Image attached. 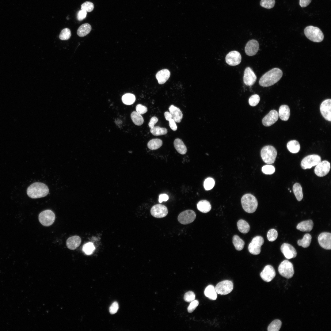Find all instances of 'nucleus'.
I'll return each instance as SVG.
<instances>
[{"label":"nucleus","instance_id":"obj_43","mask_svg":"<svg viewBox=\"0 0 331 331\" xmlns=\"http://www.w3.org/2000/svg\"><path fill=\"white\" fill-rule=\"evenodd\" d=\"M275 3V0H261L260 2V5L262 7L267 9L272 8Z\"/></svg>","mask_w":331,"mask_h":331},{"label":"nucleus","instance_id":"obj_42","mask_svg":"<svg viewBox=\"0 0 331 331\" xmlns=\"http://www.w3.org/2000/svg\"><path fill=\"white\" fill-rule=\"evenodd\" d=\"M71 36V33L70 29L67 28H65L61 31L59 35V38L62 40H67L70 38Z\"/></svg>","mask_w":331,"mask_h":331},{"label":"nucleus","instance_id":"obj_6","mask_svg":"<svg viewBox=\"0 0 331 331\" xmlns=\"http://www.w3.org/2000/svg\"><path fill=\"white\" fill-rule=\"evenodd\" d=\"M278 271L280 275L287 279L291 278L294 273L292 264L287 260L281 262L278 267Z\"/></svg>","mask_w":331,"mask_h":331},{"label":"nucleus","instance_id":"obj_7","mask_svg":"<svg viewBox=\"0 0 331 331\" xmlns=\"http://www.w3.org/2000/svg\"><path fill=\"white\" fill-rule=\"evenodd\" d=\"M55 215L53 212L50 210L44 211L39 215L40 222L45 226H50L53 224L55 219Z\"/></svg>","mask_w":331,"mask_h":331},{"label":"nucleus","instance_id":"obj_21","mask_svg":"<svg viewBox=\"0 0 331 331\" xmlns=\"http://www.w3.org/2000/svg\"><path fill=\"white\" fill-rule=\"evenodd\" d=\"M280 250L285 257L287 259L295 258L297 255L295 249L291 245L283 243L281 246Z\"/></svg>","mask_w":331,"mask_h":331},{"label":"nucleus","instance_id":"obj_40","mask_svg":"<svg viewBox=\"0 0 331 331\" xmlns=\"http://www.w3.org/2000/svg\"><path fill=\"white\" fill-rule=\"evenodd\" d=\"M282 325L281 321L279 320L276 319L273 321L268 325V331H278Z\"/></svg>","mask_w":331,"mask_h":331},{"label":"nucleus","instance_id":"obj_55","mask_svg":"<svg viewBox=\"0 0 331 331\" xmlns=\"http://www.w3.org/2000/svg\"><path fill=\"white\" fill-rule=\"evenodd\" d=\"M169 121V126L171 129L173 131H176L177 129V127L175 120L172 118Z\"/></svg>","mask_w":331,"mask_h":331},{"label":"nucleus","instance_id":"obj_45","mask_svg":"<svg viewBox=\"0 0 331 331\" xmlns=\"http://www.w3.org/2000/svg\"><path fill=\"white\" fill-rule=\"evenodd\" d=\"M278 237V232L274 229H271L268 232L267 237L268 240L270 242H273L275 241Z\"/></svg>","mask_w":331,"mask_h":331},{"label":"nucleus","instance_id":"obj_56","mask_svg":"<svg viewBox=\"0 0 331 331\" xmlns=\"http://www.w3.org/2000/svg\"><path fill=\"white\" fill-rule=\"evenodd\" d=\"M312 0H300L299 4L302 7L308 6L311 2Z\"/></svg>","mask_w":331,"mask_h":331},{"label":"nucleus","instance_id":"obj_46","mask_svg":"<svg viewBox=\"0 0 331 331\" xmlns=\"http://www.w3.org/2000/svg\"><path fill=\"white\" fill-rule=\"evenodd\" d=\"M275 169L274 166L270 165H266L262 167V171L266 174H272L275 171Z\"/></svg>","mask_w":331,"mask_h":331},{"label":"nucleus","instance_id":"obj_2","mask_svg":"<svg viewBox=\"0 0 331 331\" xmlns=\"http://www.w3.org/2000/svg\"><path fill=\"white\" fill-rule=\"evenodd\" d=\"M49 193V188L45 184L39 182H35L27 188L28 196L32 199H37L46 196Z\"/></svg>","mask_w":331,"mask_h":331},{"label":"nucleus","instance_id":"obj_25","mask_svg":"<svg viewBox=\"0 0 331 331\" xmlns=\"http://www.w3.org/2000/svg\"><path fill=\"white\" fill-rule=\"evenodd\" d=\"M313 223L311 220L303 221L297 225V229L303 232H309L311 230L313 227Z\"/></svg>","mask_w":331,"mask_h":331},{"label":"nucleus","instance_id":"obj_27","mask_svg":"<svg viewBox=\"0 0 331 331\" xmlns=\"http://www.w3.org/2000/svg\"><path fill=\"white\" fill-rule=\"evenodd\" d=\"M173 144L175 148L179 153L184 154L186 153V146L181 139L179 138L176 139L174 141Z\"/></svg>","mask_w":331,"mask_h":331},{"label":"nucleus","instance_id":"obj_1","mask_svg":"<svg viewBox=\"0 0 331 331\" xmlns=\"http://www.w3.org/2000/svg\"><path fill=\"white\" fill-rule=\"evenodd\" d=\"M283 72L280 69L273 68L264 74L260 78L259 85L263 87H268L277 82L282 76Z\"/></svg>","mask_w":331,"mask_h":331},{"label":"nucleus","instance_id":"obj_16","mask_svg":"<svg viewBox=\"0 0 331 331\" xmlns=\"http://www.w3.org/2000/svg\"><path fill=\"white\" fill-rule=\"evenodd\" d=\"M318 240L320 245L323 248L328 250L331 249V234L330 233L324 232L320 234L318 237Z\"/></svg>","mask_w":331,"mask_h":331},{"label":"nucleus","instance_id":"obj_31","mask_svg":"<svg viewBox=\"0 0 331 331\" xmlns=\"http://www.w3.org/2000/svg\"><path fill=\"white\" fill-rule=\"evenodd\" d=\"M204 293L205 295L212 300H215L217 298V293L215 288L213 286L210 285L205 288Z\"/></svg>","mask_w":331,"mask_h":331},{"label":"nucleus","instance_id":"obj_30","mask_svg":"<svg viewBox=\"0 0 331 331\" xmlns=\"http://www.w3.org/2000/svg\"><path fill=\"white\" fill-rule=\"evenodd\" d=\"M287 146L289 151L292 153H298L300 148L299 142L296 140L289 141L287 143Z\"/></svg>","mask_w":331,"mask_h":331},{"label":"nucleus","instance_id":"obj_28","mask_svg":"<svg viewBox=\"0 0 331 331\" xmlns=\"http://www.w3.org/2000/svg\"><path fill=\"white\" fill-rule=\"evenodd\" d=\"M197 209L200 212L207 213L211 209V205L210 202L206 200L200 201L197 204Z\"/></svg>","mask_w":331,"mask_h":331},{"label":"nucleus","instance_id":"obj_18","mask_svg":"<svg viewBox=\"0 0 331 331\" xmlns=\"http://www.w3.org/2000/svg\"><path fill=\"white\" fill-rule=\"evenodd\" d=\"M259 48L258 42L256 40L252 39L249 41L245 47V52L248 56H252L255 55L257 52Z\"/></svg>","mask_w":331,"mask_h":331},{"label":"nucleus","instance_id":"obj_11","mask_svg":"<svg viewBox=\"0 0 331 331\" xmlns=\"http://www.w3.org/2000/svg\"><path fill=\"white\" fill-rule=\"evenodd\" d=\"M196 214L193 210H188L180 213L178 216V220L181 224H188L192 223L196 219Z\"/></svg>","mask_w":331,"mask_h":331},{"label":"nucleus","instance_id":"obj_29","mask_svg":"<svg viewBox=\"0 0 331 331\" xmlns=\"http://www.w3.org/2000/svg\"><path fill=\"white\" fill-rule=\"evenodd\" d=\"M91 26L88 23H85L81 25L78 28L77 34L80 37H84L90 32Z\"/></svg>","mask_w":331,"mask_h":331},{"label":"nucleus","instance_id":"obj_51","mask_svg":"<svg viewBox=\"0 0 331 331\" xmlns=\"http://www.w3.org/2000/svg\"><path fill=\"white\" fill-rule=\"evenodd\" d=\"M199 303V301L196 300H194L191 302L190 304L188 307L187 309L188 312L191 313L198 306Z\"/></svg>","mask_w":331,"mask_h":331},{"label":"nucleus","instance_id":"obj_10","mask_svg":"<svg viewBox=\"0 0 331 331\" xmlns=\"http://www.w3.org/2000/svg\"><path fill=\"white\" fill-rule=\"evenodd\" d=\"M215 288L217 293L222 295H226L232 291L233 284L230 281L224 280L217 283Z\"/></svg>","mask_w":331,"mask_h":331},{"label":"nucleus","instance_id":"obj_52","mask_svg":"<svg viewBox=\"0 0 331 331\" xmlns=\"http://www.w3.org/2000/svg\"><path fill=\"white\" fill-rule=\"evenodd\" d=\"M87 12L84 10H79L77 14V18L79 21H81L85 19L86 16Z\"/></svg>","mask_w":331,"mask_h":331},{"label":"nucleus","instance_id":"obj_26","mask_svg":"<svg viewBox=\"0 0 331 331\" xmlns=\"http://www.w3.org/2000/svg\"><path fill=\"white\" fill-rule=\"evenodd\" d=\"M278 114L282 120H287L290 116V109L289 107L286 105H281L279 109Z\"/></svg>","mask_w":331,"mask_h":331},{"label":"nucleus","instance_id":"obj_47","mask_svg":"<svg viewBox=\"0 0 331 331\" xmlns=\"http://www.w3.org/2000/svg\"><path fill=\"white\" fill-rule=\"evenodd\" d=\"M260 100V97L257 94H254L251 96L249 99V105L252 106H255L257 105L259 103Z\"/></svg>","mask_w":331,"mask_h":331},{"label":"nucleus","instance_id":"obj_34","mask_svg":"<svg viewBox=\"0 0 331 331\" xmlns=\"http://www.w3.org/2000/svg\"><path fill=\"white\" fill-rule=\"evenodd\" d=\"M311 239V235L309 234H306L304 235L302 239L298 241L297 244L299 246L304 248H307L310 245Z\"/></svg>","mask_w":331,"mask_h":331},{"label":"nucleus","instance_id":"obj_32","mask_svg":"<svg viewBox=\"0 0 331 331\" xmlns=\"http://www.w3.org/2000/svg\"><path fill=\"white\" fill-rule=\"evenodd\" d=\"M162 141L159 139H154L150 140L147 146L148 148L152 150H156L160 148L162 145Z\"/></svg>","mask_w":331,"mask_h":331},{"label":"nucleus","instance_id":"obj_59","mask_svg":"<svg viewBox=\"0 0 331 331\" xmlns=\"http://www.w3.org/2000/svg\"><path fill=\"white\" fill-rule=\"evenodd\" d=\"M290 192H291V191H290Z\"/></svg>","mask_w":331,"mask_h":331},{"label":"nucleus","instance_id":"obj_33","mask_svg":"<svg viewBox=\"0 0 331 331\" xmlns=\"http://www.w3.org/2000/svg\"><path fill=\"white\" fill-rule=\"evenodd\" d=\"M238 229L242 233L246 234L249 230L250 227L249 224L245 221L240 219L237 223Z\"/></svg>","mask_w":331,"mask_h":331},{"label":"nucleus","instance_id":"obj_15","mask_svg":"<svg viewBox=\"0 0 331 331\" xmlns=\"http://www.w3.org/2000/svg\"><path fill=\"white\" fill-rule=\"evenodd\" d=\"M331 100L327 99L324 101L320 106V111L323 117L329 121H331Z\"/></svg>","mask_w":331,"mask_h":331},{"label":"nucleus","instance_id":"obj_57","mask_svg":"<svg viewBox=\"0 0 331 331\" xmlns=\"http://www.w3.org/2000/svg\"><path fill=\"white\" fill-rule=\"evenodd\" d=\"M169 199L168 196L165 194H162L159 195V202L161 203L163 201H166Z\"/></svg>","mask_w":331,"mask_h":331},{"label":"nucleus","instance_id":"obj_4","mask_svg":"<svg viewBox=\"0 0 331 331\" xmlns=\"http://www.w3.org/2000/svg\"><path fill=\"white\" fill-rule=\"evenodd\" d=\"M304 33L308 39L314 42H320L324 39L322 32L316 27L311 25L306 27L304 29Z\"/></svg>","mask_w":331,"mask_h":331},{"label":"nucleus","instance_id":"obj_53","mask_svg":"<svg viewBox=\"0 0 331 331\" xmlns=\"http://www.w3.org/2000/svg\"><path fill=\"white\" fill-rule=\"evenodd\" d=\"M119 308L118 303L116 302H114L111 305L109 308V311L112 314L116 313Z\"/></svg>","mask_w":331,"mask_h":331},{"label":"nucleus","instance_id":"obj_14","mask_svg":"<svg viewBox=\"0 0 331 331\" xmlns=\"http://www.w3.org/2000/svg\"><path fill=\"white\" fill-rule=\"evenodd\" d=\"M150 212L153 217L159 218L166 216L168 213V210L166 206L161 204H157L152 207Z\"/></svg>","mask_w":331,"mask_h":331},{"label":"nucleus","instance_id":"obj_3","mask_svg":"<svg viewBox=\"0 0 331 331\" xmlns=\"http://www.w3.org/2000/svg\"><path fill=\"white\" fill-rule=\"evenodd\" d=\"M241 203L243 208L246 212L252 213L254 212L258 206L256 198L250 194H246L242 198Z\"/></svg>","mask_w":331,"mask_h":331},{"label":"nucleus","instance_id":"obj_58","mask_svg":"<svg viewBox=\"0 0 331 331\" xmlns=\"http://www.w3.org/2000/svg\"><path fill=\"white\" fill-rule=\"evenodd\" d=\"M164 116L166 120L168 121L172 118V116L169 112H166L164 113Z\"/></svg>","mask_w":331,"mask_h":331},{"label":"nucleus","instance_id":"obj_17","mask_svg":"<svg viewBox=\"0 0 331 331\" xmlns=\"http://www.w3.org/2000/svg\"><path fill=\"white\" fill-rule=\"evenodd\" d=\"M257 77L253 71L249 67H247L244 73L243 82L248 86H251L255 82Z\"/></svg>","mask_w":331,"mask_h":331},{"label":"nucleus","instance_id":"obj_36","mask_svg":"<svg viewBox=\"0 0 331 331\" xmlns=\"http://www.w3.org/2000/svg\"><path fill=\"white\" fill-rule=\"evenodd\" d=\"M293 190L297 200L300 201L303 197L302 188L301 185L298 183H295L293 186Z\"/></svg>","mask_w":331,"mask_h":331},{"label":"nucleus","instance_id":"obj_5","mask_svg":"<svg viewBox=\"0 0 331 331\" xmlns=\"http://www.w3.org/2000/svg\"><path fill=\"white\" fill-rule=\"evenodd\" d=\"M277 155V152L274 147L270 145L266 146L262 148L261 155L263 161L267 164L273 163Z\"/></svg>","mask_w":331,"mask_h":331},{"label":"nucleus","instance_id":"obj_54","mask_svg":"<svg viewBox=\"0 0 331 331\" xmlns=\"http://www.w3.org/2000/svg\"><path fill=\"white\" fill-rule=\"evenodd\" d=\"M158 119L155 116H153L151 118L148 124V125L150 128L154 126V125L158 122Z\"/></svg>","mask_w":331,"mask_h":331},{"label":"nucleus","instance_id":"obj_41","mask_svg":"<svg viewBox=\"0 0 331 331\" xmlns=\"http://www.w3.org/2000/svg\"><path fill=\"white\" fill-rule=\"evenodd\" d=\"M95 249V247L93 243L88 242L83 245L82 250L86 254L90 255L93 252Z\"/></svg>","mask_w":331,"mask_h":331},{"label":"nucleus","instance_id":"obj_22","mask_svg":"<svg viewBox=\"0 0 331 331\" xmlns=\"http://www.w3.org/2000/svg\"><path fill=\"white\" fill-rule=\"evenodd\" d=\"M81 239L77 235H74L69 238L67 240L66 245L69 249L73 250L77 249L81 244Z\"/></svg>","mask_w":331,"mask_h":331},{"label":"nucleus","instance_id":"obj_20","mask_svg":"<svg viewBox=\"0 0 331 331\" xmlns=\"http://www.w3.org/2000/svg\"><path fill=\"white\" fill-rule=\"evenodd\" d=\"M279 116L278 113L276 111L271 110L263 118L262 124L266 127L271 126L278 120Z\"/></svg>","mask_w":331,"mask_h":331},{"label":"nucleus","instance_id":"obj_44","mask_svg":"<svg viewBox=\"0 0 331 331\" xmlns=\"http://www.w3.org/2000/svg\"><path fill=\"white\" fill-rule=\"evenodd\" d=\"M215 184V182L214 180L211 178L208 177L205 180L204 186L206 190H209L213 188Z\"/></svg>","mask_w":331,"mask_h":331},{"label":"nucleus","instance_id":"obj_8","mask_svg":"<svg viewBox=\"0 0 331 331\" xmlns=\"http://www.w3.org/2000/svg\"><path fill=\"white\" fill-rule=\"evenodd\" d=\"M321 161V158L318 155H310L303 159L301 163V167L304 169H310L317 165Z\"/></svg>","mask_w":331,"mask_h":331},{"label":"nucleus","instance_id":"obj_48","mask_svg":"<svg viewBox=\"0 0 331 331\" xmlns=\"http://www.w3.org/2000/svg\"><path fill=\"white\" fill-rule=\"evenodd\" d=\"M81 9L85 10L88 12H91L94 9V5L93 3L90 2H86L81 5Z\"/></svg>","mask_w":331,"mask_h":331},{"label":"nucleus","instance_id":"obj_9","mask_svg":"<svg viewBox=\"0 0 331 331\" xmlns=\"http://www.w3.org/2000/svg\"><path fill=\"white\" fill-rule=\"evenodd\" d=\"M264 243V239L262 237L260 236L253 238L249 244L248 249L249 252L251 254L256 255L260 253L261 247Z\"/></svg>","mask_w":331,"mask_h":331},{"label":"nucleus","instance_id":"obj_49","mask_svg":"<svg viewBox=\"0 0 331 331\" xmlns=\"http://www.w3.org/2000/svg\"><path fill=\"white\" fill-rule=\"evenodd\" d=\"M195 298L194 293L192 291H189L185 294L184 299L186 302H191L195 300Z\"/></svg>","mask_w":331,"mask_h":331},{"label":"nucleus","instance_id":"obj_24","mask_svg":"<svg viewBox=\"0 0 331 331\" xmlns=\"http://www.w3.org/2000/svg\"><path fill=\"white\" fill-rule=\"evenodd\" d=\"M170 74L169 70L167 69H163L158 71L156 75V77L158 83L162 84L165 83L169 78Z\"/></svg>","mask_w":331,"mask_h":331},{"label":"nucleus","instance_id":"obj_37","mask_svg":"<svg viewBox=\"0 0 331 331\" xmlns=\"http://www.w3.org/2000/svg\"><path fill=\"white\" fill-rule=\"evenodd\" d=\"M233 243L236 249L238 251L242 250L245 245L244 241L236 235L233 237Z\"/></svg>","mask_w":331,"mask_h":331},{"label":"nucleus","instance_id":"obj_12","mask_svg":"<svg viewBox=\"0 0 331 331\" xmlns=\"http://www.w3.org/2000/svg\"><path fill=\"white\" fill-rule=\"evenodd\" d=\"M330 169V165L329 162L326 160L321 161L316 166L314 173L318 177H324L329 173Z\"/></svg>","mask_w":331,"mask_h":331},{"label":"nucleus","instance_id":"obj_39","mask_svg":"<svg viewBox=\"0 0 331 331\" xmlns=\"http://www.w3.org/2000/svg\"><path fill=\"white\" fill-rule=\"evenodd\" d=\"M123 102L126 105H131L133 104L135 100V96L131 93H126L122 97Z\"/></svg>","mask_w":331,"mask_h":331},{"label":"nucleus","instance_id":"obj_19","mask_svg":"<svg viewBox=\"0 0 331 331\" xmlns=\"http://www.w3.org/2000/svg\"><path fill=\"white\" fill-rule=\"evenodd\" d=\"M276 272L273 267L270 265H266L260 273L262 279L267 282L271 281L275 276Z\"/></svg>","mask_w":331,"mask_h":331},{"label":"nucleus","instance_id":"obj_38","mask_svg":"<svg viewBox=\"0 0 331 331\" xmlns=\"http://www.w3.org/2000/svg\"><path fill=\"white\" fill-rule=\"evenodd\" d=\"M150 131L152 134L154 136H159L166 134L167 130L165 128L154 126L150 128Z\"/></svg>","mask_w":331,"mask_h":331},{"label":"nucleus","instance_id":"obj_23","mask_svg":"<svg viewBox=\"0 0 331 331\" xmlns=\"http://www.w3.org/2000/svg\"><path fill=\"white\" fill-rule=\"evenodd\" d=\"M169 109L172 116V118L177 123L180 122L183 115L180 109L173 105H171L169 107Z\"/></svg>","mask_w":331,"mask_h":331},{"label":"nucleus","instance_id":"obj_50","mask_svg":"<svg viewBox=\"0 0 331 331\" xmlns=\"http://www.w3.org/2000/svg\"><path fill=\"white\" fill-rule=\"evenodd\" d=\"M136 110L137 112L142 115L145 113L147 112V108L146 106L139 104L136 105Z\"/></svg>","mask_w":331,"mask_h":331},{"label":"nucleus","instance_id":"obj_35","mask_svg":"<svg viewBox=\"0 0 331 331\" xmlns=\"http://www.w3.org/2000/svg\"><path fill=\"white\" fill-rule=\"evenodd\" d=\"M131 117L134 123L136 125L140 126L143 122L144 119L141 114L136 111H133L131 114Z\"/></svg>","mask_w":331,"mask_h":331},{"label":"nucleus","instance_id":"obj_13","mask_svg":"<svg viewBox=\"0 0 331 331\" xmlns=\"http://www.w3.org/2000/svg\"><path fill=\"white\" fill-rule=\"evenodd\" d=\"M242 57L240 53L236 51L230 52L226 55L225 60L226 63L231 66L239 64L241 61Z\"/></svg>","mask_w":331,"mask_h":331}]
</instances>
